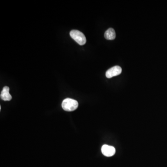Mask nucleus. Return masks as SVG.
Returning a JSON list of instances; mask_svg holds the SVG:
<instances>
[{
	"label": "nucleus",
	"mask_w": 167,
	"mask_h": 167,
	"mask_svg": "<svg viewBox=\"0 0 167 167\" xmlns=\"http://www.w3.org/2000/svg\"><path fill=\"white\" fill-rule=\"evenodd\" d=\"M78 102L74 99L67 98L64 99L62 103V107L64 110L67 111H72L78 107Z\"/></svg>",
	"instance_id": "obj_1"
},
{
	"label": "nucleus",
	"mask_w": 167,
	"mask_h": 167,
	"mask_svg": "<svg viewBox=\"0 0 167 167\" xmlns=\"http://www.w3.org/2000/svg\"><path fill=\"white\" fill-rule=\"evenodd\" d=\"M70 36L79 45L82 46L86 42V39L84 34L81 32L77 30H73L70 33Z\"/></svg>",
	"instance_id": "obj_2"
},
{
	"label": "nucleus",
	"mask_w": 167,
	"mask_h": 167,
	"mask_svg": "<svg viewBox=\"0 0 167 167\" xmlns=\"http://www.w3.org/2000/svg\"><path fill=\"white\" fill-rule=\"evenodd\" d=\"M122 71V70L120 66H118V65L113 66L106 71V77L107 78H111L113 77L120 74H121Z\"/></svg>",
	"instance_id": "obj_3"
},
{
	"label": "nucleus",
	"mask_w": 167,
	"mask_h": 167,
	"mask_svg": "<svg viewBox=\"0 0 167 167\" xmlns=\"http://www.w3.org/2000/svg\"><path fill=\"white\" fill-rule=\"evenodd\" d=\"M101 151L105 156L107 157H111L114 155L116 153V150L113 146L105 144L102 146L101 148Z\"/></svg>",
	"instance_id": "obj_4"
},
{
	"label": "nucleus",
	"mask_w": 167,
	"mask_h": 167,
	"mask_svg": "<svg viewBox=\"0 0 167 167\" xmlns=\"http://www.w3.org/2000/svg\"><path fill=\"white\" fill-rule=\"evenodd\" d=\"M9 88L8 86H5L3 88L1 93V98L4 101H10L12 99V96L9 93Z\"/></svg>",
	"instance_id": "obj_5"
},
{
	"label": "nucleus",
	"mask_w": 167,
	"mask_h": 167,
	"mask_svg": "<svg viewBox=\"0 0 167 167\" xmlns=\"http://www.w3.org/2000/svg\"><path fill=\"white\" fill-rule=\"evenodd\" d=\"M105 37L106 40H113L116 38V33L114 29L110 28L106 31L105 33Z\"/></svg>",
	"instance_id": "obj_6"
}]
</instances>
